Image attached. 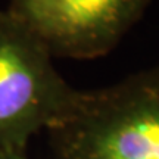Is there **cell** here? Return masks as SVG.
<instances>
[{
    "label": "cell",
    "mask_w": 159,
    "mask_h": 159,
    "mask_svg": "<svg viewBox=\"0 0 159 159\" xmlns=\"http://www.w3.org/2000/svg\"><path fill=\"white\" fill-rule=\"evenodd\" d=\"M49 136L53 159H159V66L81 90Z\"/></svg>",
    "instance_id": "obj_1"
},
{
    "label": "cell",
    "mask_w": 159,
    "mask_h": 159,
    "mask_svg": "<svg viewBox=\"0 0 159 159\" xmlns=\"http://www.w3.org/2000/svg\"><path fill=\"white\" fill-rule=\"evenodd\" d=\"M0 159H28L25 150H3L0 152Z\"/></svg>",
    "instance_id": "obj_4"
},
{
    "label": "cell",
    "mask_w": 159,
    "mask_h": 159,
    "mask_svg": "<svg viewBox=\"0 0 159 159\" xmlns=\"http://www.w3.org/2000/svg\"><path fill=\"white\" fill-rule=\"evenodd\" d=\"M80 93L44 46L0 11V152L25 150L31 137L68 116Z\"/></svg>",
    "instance_id": "obj_2"
},
{
    "label": "cell",
    "mask_w": 159,
    "mask_h": 159,
    "mask_svg": "<svg viewBox=\"0 0 159 159\" xmlns=\"http://www.w3.org/2000/svg\"><path fill=\"white\" fill-rule=\"evenodd\" d=\"M149 0H11L5 11L53 57L94 59L114 49Z\"/></svg>",
    "instance_id": "obj_3"
}]
</instances>
